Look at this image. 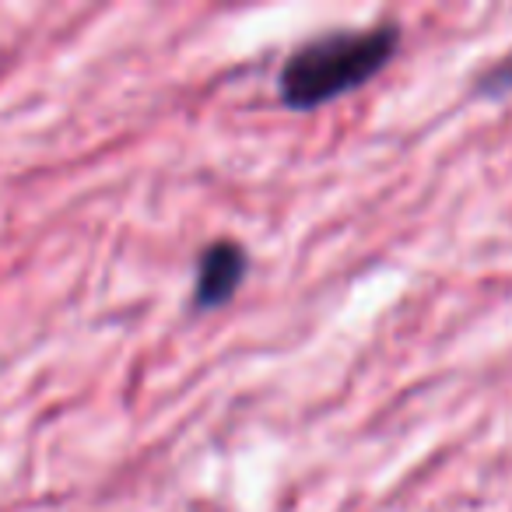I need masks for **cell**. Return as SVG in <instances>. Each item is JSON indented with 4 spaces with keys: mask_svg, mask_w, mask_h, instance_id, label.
<instances>
[{
    "mask_svg": "<svg viewBox=\"0 0 512 512\" xmlns=\"http://www.w3.org/2000/svg\"><path fill=\"white\" fill-rule=\"evenodd\" d=\"M400 46L397 25L376 29H334L302 43L278 74V92L288 109L313 113L365 88Z\"/></svg>",
    "mask_w": 512,
    "mask_h": 512,
    "instance_id": "1",
    "label": "cell"
},
{
    "mask_svg": "<svg viewBox=\"0 0 512 512\" xmlns=\"http://www.w3.org/2000/svg\"><path fill=\"white\" fill-rule=\"evenodd\" d=\"M249 271V256L239 242L218 239L211 246H204V253L197 256V285H193L190 306L197 313H211L235 299V292L242 288V278Z\"/></svg>",
    "mask_w": 512,
    "mask_h": 512,
    "instance_id": "2",
    "label": "cell"
},
{
    "mask_svg": "<svg viewBox=\"0 0 512 512\" xmlns=\"http://www.w3.org/2000/svg\"><path fill=\"white\" fill-rule=\"evenodd\" d=\"M477 95H488V99H498V95L512 92V50L505 53L502 60H498L491 71H484L481 78H477Z\"/></svg>",
    "mask_w": 512,
    "mask_h": 512,
    "instance_id": "3",
    "label": "cell"
}]
</instances>
